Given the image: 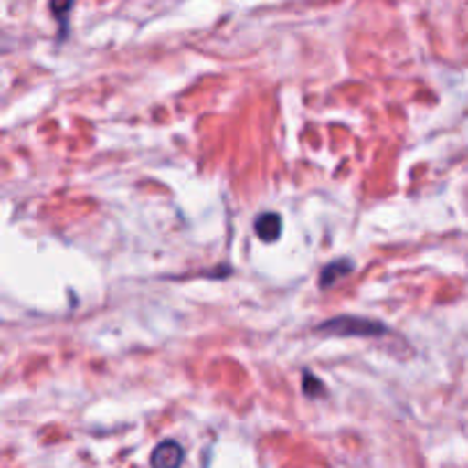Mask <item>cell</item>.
<instances>
[{"instance_id":"6da1fadb","label":"cell","mask_w":468,"mask_h":468,"mask_svg":"<svg viewBox=\"0 0 468 468\" xmlns=\"http://www.w3.org/2000/svg\"><path fill=\"white\" fill-rule=\"evenodd\" d=\"M320 332L338 334V336H379V334H387V327L368 318H355V315H347L346 318L343 315V318L320 324Z\"/></svg>"},{"instance_id":"7a4b0ae2","label":"cell","mask_w":468,"mask_h":468,"mask_svg":"<svg viewBox=\"0 0 468 468\" xmlns=\"http://www.w3.org/2000/svg\"><path fill=\"white\" fill-rule=\"evenodd\" d=\"M183 446L174 439L158 443L151 452V468H181Z\"/></svg>"},{"instance_id":"3957f363","label":"cell","mask_w":468,"mask_h":468,"mask_svg":"<svg viewBox=\"0 0 468 468\" xmlns=\"http://www.w3.org/2000/svg\"><path fill=\"white\" fill-rule=\"evenodd\" d=\"M256 233L263 242H272L282 236V218L277 213H261L254 224Z\"/></svg>"},{"instance_id":"277c9868","label":"cell","mask_w":468,"mask_h":468,"mask_svg":"<svg viewBox=\"0 0 468 468\" xmlns=\"http://www.w3.org/2000/svg\"><path fill=\"white\" fill-rule=\"evenodd\" d=\"M352 261L347 259H338V261H332V263L327 265V268H323V274H320V286L327 288L332 286V283H336L338 279L346 277L347 272H352Z\"/></svg>"},{"instance_id":"5b68a950","label":"cell","mask_w":468,"mask_h":468,"mask_svg":"<svg viewBox=\"0 0 468 468\" xmlns=\"http://www.w3.org/2000/svg\"><path fill=\"white\" fill-rule=\"evenodd\" d=\"M304 391H306V396L315 398V396H323L324 388L320 387V379L315 378V375L304 373Z\"/></svg>"}]
</instances>
